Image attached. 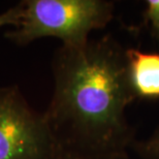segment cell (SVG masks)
Wrapping results in <instances>:
<instances>
[{"instance_id":"cell-1","label":"cell","mask_w":159,"mask_h":159,"mask_svg":"<svg viewBox=\"0 0 159 159\" xmlns=\"http://www.w3.org/2000/svg\"><path fill=\"white\" fill-rule=\"evenodd\" d=\"M54 91L44 117L61 149L127 157L134 131L126 107L135 99L126 49L111 35L61 46L52 61Z\"/></svg>"},{"instance_id":"cell-2","label":"cell","mask_w":159,"mask_h":159,"mask_svg":"<svg viewBox=\"0 0 159 159\" xmlns=\"http://www.w3.org/2000/svg\"><path fill=\"white\" fill-rule=\"evenodd\" d=\"M19 24L4 36L18 46L43 37H55L62 46L77 47L89 41L93 30L112 21L115 5L107 0H23Z\"/></svg>"},{"instance_id":"cell-3","label":"cell","mask_w":159,"mask_h":159,"mask_svg":"<svg viewBox=\"0 0 159 159\" xmlns=\"http://www.w3.org/2000/svg\"><path fill=\"white\" fill-rule=\"evenodd\" d=\"M59 150L44 114L18 86L0 87V159H49Z\"/></svg>"},{"instance_id":"cell-4","label":"cell","mask_w":159,"mask_h":159,"mask_svg":"<svg viewBox=\"0 0 159 159\" xmlns=\"http://www.w3.org/2000/svg\"><path fill=\"white\" fill-rule=\"evenodd\" d=\"M129 79L136 98H159V53L126 49Z\"/></svg>"},{"instance_id":"cell-5","label":"cell","mask_w":159,"mask_h":159,"mask_svg":"<svg viewBox=\"0 0 159 159\" xmlns=\"http://www.w3.org/2000/svg\"><path fill=\"white\" fill-rule=\"evenodd\" d=\"M134 145L136 152L144 159H159V128L148 139Z\"/></svg>"},{"instance_id":"cell-6","label":"cell","mask_w":159,"mask_h":159,"mask_svg":"<svg viewBox=\"0 0 159 159\" xmlns=\"http://www.w3.org/2000/svg\"><path fill=\"white\" fill-rule=\"evenodd\" d=\"M145 24L150 26L152 33L159 41V0H147L143 14Z\"/></svg>"},{"instance_id":"cell-7","label":"cell","mask_w":159,"mask_h":159,"mask_svg":"<svg viewBox=\"0 0 159 159\" xmlns=\"http://www.w3.org/2000/svg\"><path fill=\"white\" fill-rule=\"evenodd\" d=\"M49 159H127V157L100 156V155H94V154L84 153V152L59 148V150Z\"/></svg>"},{"instance_id":"cell-8","label":"cell","mask_w":159,"mask_h":159,"mask_svg":"<svg viewBox=\"0 0 159 159\" xmlns=\"http://www.w3.org/2000/svg\"><path fill=\"white\" fill-rule=\"evenodd\" d=\"M22 6L21 2L17 3L14 6L6 9L0 14V28L2 27H11L14 28L19 24L21 17Z\"/></svg>"}]
</instances>
